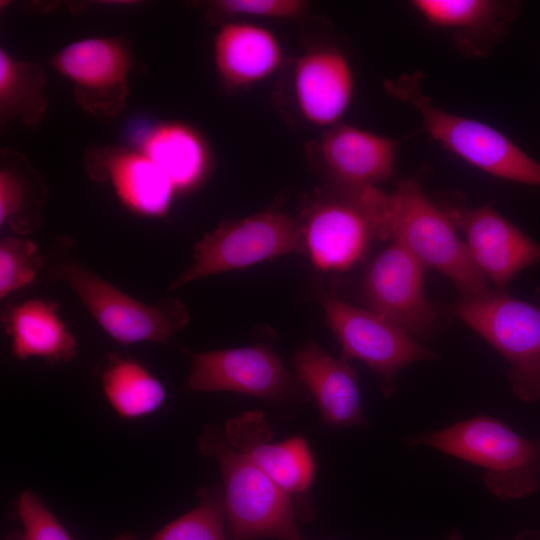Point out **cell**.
Returning <instances> with one entry per match:
<instances>
[{"mask_svg": "<svg viewBox=\"0 0 540 540\" xmlns=\"http://www.w3.org/2000/svg\"><path fill=\"white\" fill-rule=\"evenodd\" d=\"M45 271L51 280L69 287L97 324L122 345L166 344L190 320L188 308L178 299L165 297L148 304L97 275L79 259L68 236L50 246Z\"/></svg>", "mask_w": 540, "mask_h": 540, "instance_id": "obj_1", "label": "cell"}, {"mask_svg": "<svg viewBox=\"0 0 540 540\" xmlns=\"http://www.w3.org/2000/svg\"><path fill=\"white\" fill-rule=\"evenodd\" d=\"M379 237L391 238L424 267L444 274L464 297L492 292L452 221L415 180H403L393 192L384 194Z\"/></svg>", "mask_w": 540, "mask_h": 540, "instance_id": "obj_2", "label": "cell"}, {"mask_svg": "<svg viewBox=\"0 0 540 540\" xmlns=\"http://www.w3.org/2000/svg\"><path fill=\"white\" fill-rule=\"evenodd\" d=\"M404 441L480 466L486 488L501 500L520 499L539 488L540 440L523 437L495 418L475 416Z\"/></svg>", "mask_w": 540, "mask_h": 540, "instance_id": "obj_3", "label": "cell"}, {"mask_svg": "<svg viewBox=\"0 0 540 540\" xmlns=\"http://www.w3.org/2000/svg\"><path fill=\"white\" fill-rule=\"evenodd\" d=\"M198 446L203 455L217 461L221 471L228 540H305L292 497L235 450L224 432L207 425Z\"/></svg>", "mask_w": 540, "mask_h": 540, "instance_id": "obj_4", "label": "cell"}, {"mask_svg": "<svg viewBox=\"0 0 540 540\" xmlns=\"http://www.w3.org/2000/svg\"><path fill=\"white\" fill-rule=\"evenodd\" d=\"M420 77L400 76L385 82L393 97L420 113L428 133L450 151L494 176L540 187V163L496 129L436 107L421 90Z\"/></svg>", "mask_w": 540, "mask_h": 540, "instance_id": "obj_5", "label": "cell"}, {"mask_svg": "<svg viewBox=\"0 0 540 540\" xmlns=\"http://www.w3.org/2000/svg\"><path fill=\"white\" fill-rule=\"evenodd\" d=\"M306 253L301 222L277 210L224 221L194 248L192 262L168 286L173 291L211 275L281 255Z\"/></svg>", "mask_w": 540, "mask_h": 540, "instance_id": "obj_6", "label": "cell"}, {"mask_svg": "<svg viewBox=\"0 0 540 540\" xmlns=\"http://www.w3.org/2000/svg\"><path fill=\"white\" fill-rule=\"evenodd\" d=\"M452 311L508 362L514 394L522 401L540 398V305L502 292L463 297Z\"/></svg>", "mask_w": 540, "mask_h": 540, "instance_id": "obj_7", "label": "cell"}, {"mask_svg": "<svg viewBox=\"0 0 540 540\" xmlns=\"http://www.w3.org/2000/svg\"><path fill=\"white\" fill-rule=\"evenodd\" d=\"M377 187L335 191L314 201L301 222L306 253L316 269L344 271L359 262L379 237Z\"/></svg>", "mask_w": 540, "mask_h": 540, "instance_id": "obj_8", "label": "cell"}, {"mask_svg": "<svg viewBox=\"0 0 540 540\" xmlns=\"http://www.w3.org/2000/svg\"><path fill=\"white\" fill-rule=\"evenodd\" d=\"M319 302L342 348L341 357L367 364L379 376L386 396L392 395L399 370L437 357L415 337L369 309L355 307L334 294L321 295Z\"/></svg>", "mask_w": 540, "mask_h": 540, "instance_id": "obj_9", "label": "cell"}, {"mask_svg": "<svg viewBox=\"0 0 540 540\" xmlns=\"http://www.w3.org/2000/svg\"><path fill=\"white\" fill-rule=\"evenodd\" d=\"M186 355L191 367L185 388L190 392H236L267 401H281L296 394V377L265 345L186 351Z\"/></svg>", "mask_w": 540, "mask_h": 540, "instance_id": "obj_10", "label": "cell"}, {"mask_svg": "<svg viewBox=\"0 0 540 540\" xmlns=\"http://www.w3.org/2000/svg\"><path fill=\"white\" fill-rule=\"evenodd\" d=\"M227 442L262 470L293 499L297 514L309 521L312 512L307 495L317 466L308 441L296 435L272 441V429L263 412H243L224 427Z\"/></svg>", "mask_w": 540, "mask_h": 540, "instance_id": "obj_11", "label": "cell"}, {"mask_svg": "<svg viewBox=\"0 0 540 540\" xmlns=\"http://www.w3.org/2000/svg\"><path fill=\"white\" fill-rule=\"evenodd\" d=\"M424 266L403 246L392 243L370 263L362 283L369 310L413 337L434 328L436 310L424 291Z\"/></svg>", "mask_w": 540, "mask_h": 540, "instance_id": "obj_12", "label": "cell"}, {"mask_svg": "<svg viewBox=\"0 0 540 540\" xmlns=\"http://www.w3.org/2000/svg\"><path fill=\"white\" fill-rule=\"evenodd\" d=\"M466 239L468 251L479 270L498 289L520 271L540 262V246L490 206L442 207Z\"/></svg>", "mask_w": 540, "mask_h": 540, "instance_id": "obj_13", "label": "cell"}, {"mask_svg": "<svg viewBox=\"0 0 540 540\" xmlns=\"http://www.w3.org/2000/svg\"><path fill=\"white\" fill-rule=\"evenodd\" d=\"M399 141L339 123L324 131L317 154L337 191L359 192L388 179Z\"/></svg>", "mask_w": 540, "mask_h": 540, "instance_id": "obj_14", "label": "cell"}, {"mask_svg": "<svg viewBox=\"0 0 540 540\" xmlns=\"http://www.w3.org/2000/svg\"><path fill=\"white\" fill-rule=\"evenodd\" d=\"M297 108L310 124L326 129L339 124L354 93L345 55L332 46H313L300 55L293 71Z\"/></svg>", "mask_w": 540, "mask_h": 540, "instance_id": "obj_15", "label": "cell"}, {"mask_svg": "<svg viewBox=\"0 0 540 540\" xmlns=\"http://www.w3.org/2000/svg\"><path fill=\"white\" fill-rule=\"evenodd\" d=\"M297 381L316 401L323 422L335 428L368 427L355 369L313 341L304 343L293 357Z\"/></svg>", "mask_w": 540, "mask_h": 540, "instance_id": "obj_16", "label": "cell"}, {"mask_svg": "<svg viewBox=\"0 0 540 540\" xmlns=\"http://www.w3.org/2000/svg\"><path fill=\"white\" fill-rule=\"evenodd\" d=\"M55 69L75 86L83 101L106 106L124 98L130 62L124 46L115 39L92 37L67 45L53 60Z\"/></svg>", "mask_w": 540, "mask_h": 540, "instance_id": "obj_17", "label": "cell"}, {"mask_svg": "<svg viewBox=\"0 0 540 540\" xmlns=\"http://www.w3.org/2000/svg\"><path fill=\"white\" fill-rule=\"evenodd\" d=\"M213 55L222 83L231 90L246 89L269 78L284 60L282 45L272 31L243 21L220 27Z\"/></svg>", "mask_w": 540, "mask_h": 540, "instance_id": "obj_18", "label": "cell"}, {"mask_svg": "<svg viewBox=\"0 0 540 540\" xmlns=\"http://www.w3.org/2000/svg\"><path fill=\"white\" fill-rule=\"evenodd\" d=\"M1 319L11 352L19 360L39 358L54 364L69 362L77 355V340L54 301L31 298L10 304Z\"/></svg>", "mask_w": 540, "mask_h": 540, "instance_id": "obj_19", "label": "cell"}, {"mask_svg": "<svg viewBox=\"0 0 540 540\" xmlns=\"http://www.w3.org/2000/svg\"><path fill=\"white\" fill-rule=\"evenodd\" d=\"M141 152L166 174L176 191L198 187L211 164L203 137L182 123H166L151 130L142 141Z\"/></svg>", "mask_w": 540, "mask_h": 540, "instance_id": "obj_20", "label": "cell"}, {"mask_svg": "<svg viewBox=\"0 0 540 540\" xmlns=\"http://www.w3.org/2000/svg\"><path fill=\"white\" fill-rule=\"evenodd\" d=\"M103 179L110 182L125 207L147 217L164 216L176 192L166 174L142 152L109 157Z\"/></svg>", "mask_w": 540, "mask_h": 540, "instance_id": "obj_21", "label": "cell"}, {"mask_svg": "<svg viewBox=\"0 0 540 540\" xmlns=\"http://www.w3.org/2000/svg\"><path fill=\"white\" fill-rule=\"evenodd\" d=\"M101 385L111 407L127 419L153 413L166 399L163 384L142 364L117 355L103 370Z\"/></svg>", "mask_w": 540, "mask_h": 540, "instance_id": "obj_22", "label": "cell"}, {"mask_svg": "<svg viewBox=\"0 0 540 540\" xmlns=\"http://www.w3.org/2000/svg\"><path fill=\"white\" fill-rule=\"evenodd\" d=\"M46 195L43 180L28 164L5 159L0 170L1 226L24 236L38 230Z\"/></svg>", "mask_w": 540, "mask_h": 540, "instance_id": "obj_23", "label": "cell"}, {"mask_svg": "<svg viewBox=\"0 0 540 540\" xmlns=\"http://www.w3.org/2000/svg\"><path fill=\"white\" fill-rule=\"evenodd\" d=\"M200 503L192 510L171 521L149 540H227L223 497L204 491ZM113 540H136L129 533Z\"/></svg>", "mask_w": 540, "mask_h": 540, "instance_id": "obj_24", "label": "cell"}, {"mask_svg": "<svg viewBox=\"0 0 540 540\" xmlns=\"http://www.w3.org/2000/svg\"><path fill=\"white\" fill-rule=\"evenodd\" d=\"M45 269V255L28 236L11 234L0 240V300L29 287Z\"/></svg>", "mask_w": 540, "mask_h": 540, "instance_id": "obj_25", "label": "cell"}, {"mask_svg": "<svg viewBox=\"0 0 540 540\" xmlns=\"http://www.w3.org/2000/svg\"><path fill=\"white\" fill-rule=\"evenodd\" d=\"M413 5L430 23L456 29L481 26L498 9L497 4L486 0H416Z\"/></svg>", "mask_w": 540, "mask_h": 540, "instance_id": "obj_26", "label": "cell"}, {"mask_svg": "<svg viewBox=\"0 0 540 540\" xmlns=\"http://www.w3.org/2000/svg\"><path fill=\"white\" fill-rule=\"evenodd\" d=\"M18 514L25 540H72L40 497L30 490L20 494Z\"/></svg>", "mask_w": 540, "mask_h": 540, "instance_id": "obj_27", "label": "cell"}, {"mask_svg": "<svg viewBox=\"0 0 540 540\" xmlns=\"http://www.w3.org/2000/svg\"><path fill=\"white\" fill-rule=\"evenodd\" d=\"M216 10L226 16L268 19H300L309 9L304 0H221L214 2Z\"/></svg>", "mask_w": 540, "mask_h": 540, "instance_id": "obj_28", "label": "cell"}, {"mask_svg": "<svg viewBox=\"0 0 540 540\" xmlns=\"http://www.w3.org/2000/svg\"><path fill=\"white\" fill-rule=\"evenodd\" d=\"M28 68L13 60L5 51L0 53V100L4 109L23 113L25 105H37L36 89H26Z\"/></svg>", "mask_w": 540, "mask_h": 540, "instance_id": "obj_29", "label": "cell"}, {"mask_svg": "<svg viewBox=\"0 0 540 540\" xmlns=\"http://www.w3.org/2000/svg\"><path fill=\"white\" fill-rule=\"evenodd\" d=\"M446 540H460V536L457 533H451Z\"/></svg>", "mask_w": 540, "mask_h": 540, "instance_id": "obj_30", "label": "cell"}]
</instances>
